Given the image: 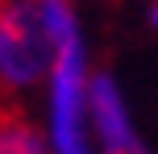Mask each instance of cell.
<instances>
[{
	"label": "cell",
	"instance_id": "1",
	"mask_svg": "<svg viewBox=\"0 0 158 154\" xmlns=\"http://www.w3.org/2000/svg\"><path fill=\"white\" fill-rule=\"evenodd\" d=\"M54 63V42L38 0H0V92L33 96Z\"/></svg>",
	"mask_w": 158,
	"mask_h": 154
},
{
	"label": "cell",
	"instance_id": "2",
	"mask_svg": "<svg viewBox=\"0 0 158 154\" xmlns=\"http://www.w3.org/2000/svg\"><path fill=\"white\" fill-rule=\"evenodd\" d=\"M92 129H96V150L100 154H158L137 125L133 104L112 71L92 75Z\"/></svg>",
	"mask_w": 158,
	"mask_h": 154
},
{
	"label": "cell",
	"instance_id": "3",
	"mask_svg": "<svg viewBox=\"0 0 158 154\" xmlns=\"http://www.w3.org/2000/svg\"><path fill=\"white\" fill-rule=\"evenodd\" d=\"M0 154H50L42 142L33 117L25 113H0Z\"/></svg>",
	"mask_w": 158,
	"mask_h": 154
},
{
	"label": "cell",
	"instance_id": "4",
	"mask_svg": "<svg viewBox=\"0 0 158 154\" xmlns=\"http://www.w3.org/2000/svg\"><path fill=\"white\" fill-rule=\"evenodd\" d=\"M146 25L158 33V0H150V4H146Z\"/></svg>",
	"mask_w": 158,
	"mask_h": 154
}]
</instances>
